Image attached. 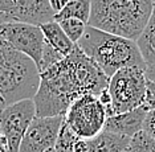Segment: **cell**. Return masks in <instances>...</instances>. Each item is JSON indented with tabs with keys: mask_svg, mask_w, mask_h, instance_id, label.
<instances>
[{
	"mask_svg": "<svg viewBox=\"0 0 155 152\" xmlns=\"http://www.w3.org/2000/svg\"><path fill=\"white\" fill-rule=\"evenodd\" d=\"M109 85V77L78 45L61 61L40 73L33 97L36 115H65L69 106L84 94L100 95Z\"/></svg>",
	"mask_w": 155,
	"mask_h": 152,
	"instance_id": "cell-1",
	"label": "cell"
},
{
	"mask_svg": "<svg viewBox=\"0 0 155 152\" xmlns=\"http://www.w3.org/2000/svg\"><path fill=\"white\" fill-rule=\"evenodd\" d=\"M86 56L97 62L110 78L117 70L127 66L146 69L135 40L113 34L96 27L86 25L81 38L76 42Z\"/></svg>",
	"mask_w": 155,
	"mask_h": 152,
	"instance_id": "cell-2",
	"label": "cell"
},
{
	"mask_svg": "<svg viewBox=\"0 0 155 152\" xmlns=\"http://www.w3.org/2000/svg\"><path fill=\"white\" fill-rule=\"evenodd\" d=\"M153 9V0H91L87 25L137 40Z\"/></svg>",
	"mask_w": 155,
	"mask_h": 152,
	"instance_id": "cell-3",
	"label": "cell"
},
{
	"mask_svg": "<svg viewBox=\"0 0 155 152\" xmlns=\"http://www.w3.org/2000/svg\"><path fill=\"white\" fill-rule=\"evenodd\" d=\"M38 83L36 62L0 37V111L13 102L33 98Z\"/></svg>",
	"mask_w": 155,
	"mask_h": 152,
	"instance_id": "cell-4",
	"label": "cell"
},
{
	"mask_svg": "<svg viewBox=\"0 0 155 152\" xmlns=\"http://www.w3.org/2000/svg\"><path fill=\"white\" fill-rule=\"evenodd\" d=\"M107 90L111 99L107 116L142 106L146 101L147 91L144 69L138 66H127L117 70L109 78Z\"/></svg>",
	"mask_w": 155,
	"mask_h": 152,
	"instance_id": "cell-5",
	"label": "cell"
},
{
	"mask_svg": "<svg viewBox=\"0 0 155 152\" xmlns=\"http://www.w3.org/2000/svg\"><path fill=\"white\" fill-rule=\"evenodd\" d=\"M107 115L100 98L94 94H84L69 106L64 121L80 137L89 139L104 130Z\"/></svg>",
	"mask_w": 155,
	"mask_h": 152,
	"instance_id": "cell-6",
	"label": "cell"
},
{
	"mask_svg": "<svg viewBox=\"0 0 155 152\" xmlns=\"http://www.w3.org/2000/svg\"><path fill=\"white\" fill-rule=\"evenodd\" d=\"M0 37L15 49L29 56L38 68L45 44L40 25L24 21H3L0 23Z\"/></svg>",
	"mask_w": 155,
	"mask_h": 152,
	"instance_id": "cell-7",
	"label": "cell"
},
{
	"mask_svg": "<svg viewBox=\"0 0 155 152\" xmlns=\"http://www.w3.org/2000/svg\"><path fill=\"white\" fill-rule=\"evenodd\" d=\"M36 116L33 98H27L5 106L0 111V130L8 140L9 152H19L28 126Z\"/></svg>",
	"mask_w": 155,
	"mask_h": 152,
	"instance_id": "cell-8",
	"label": "cell"
},
{
	"mask_svg": "<svg viewBox=\"0 0 155 152\" xmlns=\"http://www.w3.org/2000/svg\"><path fill=\"white\" fill-rule=\"evenodd\" d=\"M62 122L64 115H36L24 134L19 152H44L54 147Z\"/></svg>",
	"mask_w": 155,
	"mask_h": 152,
	"instance_id": "cell-9",
	"label": "cell"
},
{
	"mask_svg": "<svg viewBox=\"0 0 155 152\" xmlns=\"http://www.w3.org/2000/svg\"><path fill=\"white\" fill-rule=\"evenodd\" d=\"M52 20H54V11L49 0H13V9L7 21L41 25Z\"/></svg>",
	"mask_w": 155,
	"mask_h": 152,
	"instance_id": "cell-10",
	"label": "cell"
},
{
	"mask_svg": "<svg viewBox=\"0 0 155 152\" xmlns=\"http://www.w3.org/2000/svg\"><path fill=\"white\" fill-rule=\"evenodd\" d=\"M147 111H149V107L143 103L142 106L133 108V110L110 115L105 121L104 130L131 137L138 131L143 130V122L147 115Z\"/></svg>",
	"mask_w": 155,
	"mask_h": 152,
	"instance_id": "cell-11",
	"label": "cell"
},
{
	"mask_svg": "<svg viewBox=\"0 0 155 152\" xmlns=\"http://www.w3.org/2000/svg\"><path fill=\"white\" fill-rule=\"evenodd\" d=\"M129 142V136L107 131V130H102L96 136L86 139V152H122L126 151Z\"/></svg>",
	"mask_w": 155,
	"mask_h": 152,
	"instance_id": "cell-12",
	"label": "cell"
},
{
	"mask_svg": "<svg viewBox=\"0 0 155 152\" xmlns=\"http://www.w3.org/2000/svg\"><path fill=\"white\" fill-rule=\"evenodd\" d=\"M41 31L44 33V38L53 49H56L58 53H61L64 57L69 54L74 48V42L68 37V34L64 32L61 25L56 20L48 21L45 24L40 25Z\"/></svg>",
	"mask_w": 155,
	"mask_h": 152,
	"instance_id": "cell-13",
	"label": "cell"
},
{
	"mask_svg": "<svg viewBox=\"0 0 155 152\" xmlns=\"http://www.w3.org/2000/svg\"><path fill=\"white\" fill-rule=\"evenodd\" d=\"M135 41L146 66L155 65V5L146 27Z\"/></svg>",
	"mask_w": 155,
	"mask_h": 152,
	"instance_id": "cell-14",
	"label": "cell"
},
{
	"mask_svg": "<svg viewBox=\"0 0 155 152\" xmlns=\"http://www.w3.org/2000/svg\"><path fill=\"white\" fill-rule=\"evenodd\" d=\"M91 11V0H69L66 5L60 12L54 15V20L60 21L69 17L82 20L84 23H89Z\"/></svg>",
	"mask_w": 155,
	"mask_h": 152,
	"instance_id": "cell-15",
	"label": "cell"
},
{
	"mask_svg": "<svg viewBox=\"0 0 155 152\" xmlns=\"http://www.w3.org/2000/svg\"><path fill=\"white\" fill-rule=\"evenodd\" d=\"M126 152H155V139L144 130L130 137Z\"/></svg>",
	"mask_w": 155,
	"mask_h": 152,
	"instance_id": "cell-16",
	"label": "cell"
},
{
	"mask_svg": "<svg viewBox=\"0 0 155 152\" xmlns=\"http://www.w3.org/2000/svg\"><path fill=\"white\" fill-rule=\"evenodd\" d=\"M80 139V136L66 125L65 121L62 122V126L60 128L57 140H56L54 148L57 152H73L74 144Z\"/></svg>",
	"mask_w": 155,
	"mask_h": 152,
	"instance_id": "cell-17",
	"label": "cell"
},
{
	"mask_svg": "<svg viewBox=\"0 0 155 152\" xmlns=\"http://www.w3.org/2000/svg\"><path fill=\"white\" fill-rule=\"evenodd\" d=\"M57 23L61 25L64 32L68 34V37L74 42V44L81 38V36L84 34V32H85V29H86V25H87V24L84 23L82 20L74 19V17H69V19L60 20V21H57Z\"/></svg>",
	"mask_w": 155,
	"mask_h": 152,
	"instance_id": "cell-18",
	"label": "cell"
},
{
	"mask_svg": "<svg viewBox=\"0 0 155 152\" xmlns=\"http://www.w3.org/2000/svg\"><path fill=\"white\" fill-rule=\"evenodd\" d=\"M62 58H64V56H62L61 53H58L56 49H53L47 41H45L44 50H43V57H41V62H40V65H38L40 73L43 72V70H45L47 68H49V66H52L53 63L61 61Z\"/></svg>",
	"mask_w": 155,
	"mask_h": 152,
	"instance_id": "cell-19",
	"label": "cell"
},
{
	"mask_svg": "<svg viewBox=\"0 0 155 152\" xmlns=\"http://www.w3.org/2000/svg\"><path fill=\"white\" fill-rule=\"evenodd\" d=\"M143 130L155 139V108H149L143 122Z\"/></svg>",
	"mask_w": 155,
	"mask_h": 152,
	"instance_id": "cell-20",
	"label": "cell"
},
{
	"mask_svg": "<svg viewBox=\"0 0 155 152\" xmlns=\"http://www.w3.org/2000/svg\"><path fill=\"white\" fill-rule=\"evenodd\" d=\"M13 9V0H0V23L8 20L9 13Z\"/></svg>",
	"mask_w": 155,
	"mask_h": 152,
	"instance_id": "cell-21",
	"label": "cell"
},
{
	"mask_svg": "<svg viewBox=\"0 0 155 152\" xmlns=\"http://www.w3.org/2000/svg\"><path fill=\"white\" fill-rule=\"evenodd\" d=\"M144 105L149 108H155V82L147 79V91Z\"/></svg>",
	"mask_w": 155,
	"mask_h": 152,
	"instance_id": "cell-22",
	"label": "cell"
},
{
	"mask_svg": "<svg viewBox=\"0 0 155 152\" xmlns=\"http://www.w3.org/2000/svg\"><path fill=\"white\" fill-rule=\"evenodd\" d=\"M69 0H49V3H51V5H52V8H53L54 11V15L57 12H60L64 7L66 5V3H68Z\"/></svg>",
	"mask_w": 155,
	"mask_h": 152,
	"instance_id": "cell-23",
	"label": "cell"
},
{
	"mask_svg": "<svg viewBox=\"0 0 155 152\" xmlns=\"http://www.w3.org/2000/svg\"><path fill=\"white\" fill-rule=\"evenodd\" d=\"M144 76H146V79L155 82V65H147L144 69Z\"/></svg>",
	"mask_w": 155,
	"mask_h": 152,
	"instance_id": "cell-24",
	"label": "cell"
},
{
	"mask_svg": "<svg viewBox=\"0 0 155 152\" xmlns=\"http://www.w3.org/2000/svg\"><path fill=\"white\" fill-rule=\"evenodd\" d=\"M0 152H9L8 140H7V137L4 134H3L2 130H0Z\"/></svg>",
	"mask_w": 155,
	"mask_h": 152,
	"instance_id": "cell-25",
	"label": "cell"
},
{
	"mask_svg": "<svg viewBox=\"0 0 155 152\" xmlns=\"http://www.w3.org/2000/svg\"><path fill=\"white\" fill-rule=\"evenodd\" d=\"M44 152H57V151H56V148H54V147H52V148H48V150H47V151H44Z\"/></svg>",
	"mask_w": 155,
	"mask_h": 152,
	"instance_id": "cell-26",
	"label": "cell"
},
{
	"mask_svg": "<svg viewBox=\"0 0 155 152\" xmlns=\"http://www.w3.org/2000/svg\"><path fill=\"white\" fill-rule=\"evenodd\" d=\"M153 3H154V5H155V0H153Z\"/></svg>",
	"mask_w": 155,
	"mask_h": 152,
	"instance_id": "cell-27",
	"label": "cell"
},
{
	"mask_svg": "<svg viewBox=\"0 0 155 152\" xmlns=\"http://www.w3.org/2000/svg\"><path fill=\"white\" fill-rule=\"evenodd\" d=\"M122 152H126V151H122Z\"/></svg>",
	"mask_w": 155,
	"mask_h": 152,
	"instance_id": "cell-28",
	"label": "cell"
}]
</instances>
